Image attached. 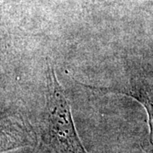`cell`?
Listing matches in <instances>:
<instances>
[{"label": "cell", "mask_w": 153, "mask_h": 153, "mask_svg": "<svg viewBox=\"0 0 153 153\" xmlns=\"http://www.w3.org/2000/svg\"><path fill=\"white\" fill-rule=\"evenodd\" d=\"M47 96L41 140L55 153H88L77 134L66 94L50 64L46 72Z\"/></svg>", "instance_id": "cell-1"}, {"label": "cell", "mask_w": 153, "mask_h": 153, "mask_svg": "<svg viewBox=\"0 0 153 153\" xmlns=\"http://www.w3.org/2000/svg\"><path fill=\"white\" fill-rule=\"evenodd\" d=\"M37 143V134L30 124L17 114H0V153Z\"/></svg>", "instance_id": "cell-2"}, {"label": "cell", "mask_w": 153, "mask_h": 153, "mask_svg": "<svg viewBox=\"0 0 153 153\" xmlns=\"http://www.w3.org/2000/svg\"><path fill=\"white\" fill-rule=\"evenodd\" d=\"M121 93V92H119ZM121 94H127L130 97L136 99L146 109L149 117V127H150V141L153 146V94H151L148 88L145 87L134 86L128 91H123Z\"/></svg>", "instance_id": "cell-3"}]
</instances>
